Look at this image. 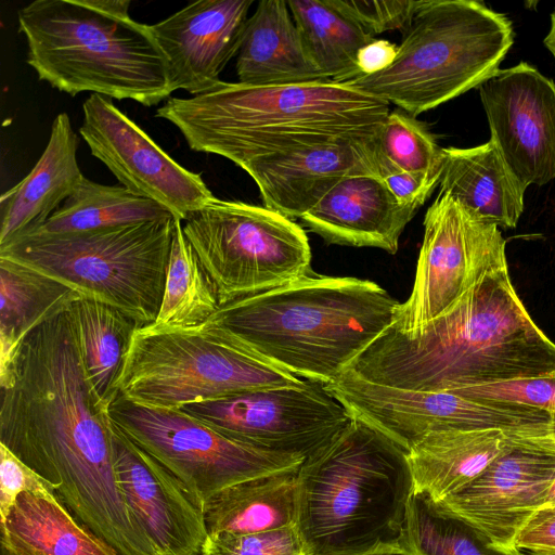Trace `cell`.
<instances>
[{
	"label": "cell",
	"mask_w": 555,
	"mask_h": 555,
	"mask_svg": "<svg viewBox=\"0 0 555 555\" xmlns=\"http://www.w3.org/2000/svg\"><path fill=\"white\" fill-rule=\"evenodd\" d=\"M0 443L118 555H157L120 490L109 404L86 370L69 306L0 364Z\"/></svg>",
	"instance_id": "obj_1"
},
{
	"label": "cell",
	"mask_w": 555,
	"mask_h": 555,
	"mask_svg": "<svg viewBox=\"0 0 555 555\" xmlns=\"http://www.w3.org/2000/svg\"><path fill=\"white\" fill-rule=\"evenodd\" d=\"M346 372L400 389L470 388L555 373V344L532 321L505 267L416 336L390 325Z\"/></svg>",
	"instance_id": "obj_2"
},
{
	"label": "cell",
	"mask_w": 555,
	"mask_h": 555,
	"mask_svg": "<svg viewBox=\"0 0 555 555\" xmlns=\"http://www.w3.org/2000/svg\"><path fill=\"white\" fill-rule=\"evenodd\" d=\"M389 103L332 80L249 86L220 81L191 98H169L156 117L173 124L195 152L244 169L259 158L298 149L375 137Z\"/></svg>",
	"instance_id": "obj_3"
},
{
	"label": "cell",
	"mask_w": 555,
	"mask_h": 555,
	"mask_svg": "<svg viewBox=\"0 0 555 555\" xmlns=\"http://www.w3.org/2000/svg\"><path fill=\"white\" fill-rule=\"evenodd\" d=\"M399 305L372 281L312 272L221 305L207 322L286 372L326 386L392 324Z\"/></svg>",
	"instance_id": "obj_4"
},
{
	"label": "cell",
	"mask_w": 555,
	"mask_h": 555,
	"mask_svg": "<svg viewBox=\"0 0 555 555\" xmlns=\"http://www.w3.org/2000/svg\"><path fill=\"white\" fill-rule=\"evenodd\" d=\"M297 527L310 555H409L408 451L352 417L297 474Z\"/></svg>",
	"instance_id": "obj_5"
},
{
	"label": "cell",
	"mask_w": 555,
	"mask_h": 555,
	"mask_svg": "<svg viewBox=\"0 0 555 555\" xmlns=\"http://www.w3.org/2000/svg\"><path fill=\"white\" fill-rule=\"evenodd\" d=\"M129 0H36L18 13L27 64L40 80L76 95L153 106L172 93L166 60Z\"/></svg>",
	"instance_id": "obj_6"
},
{
	"label": "cell",
	"mask_w": 555,
	"mask_h": 555,
	"mask_svg": "<svg viewBox=\"0 0 555 555\" xmlns=\"http://www.w3.org/2000/svg\"><path fill=\"white\" fill-rule=\"evenodd\" d=\"M514 42L511 21L475 0H423L393 62L346 81L409 115L435 108L494 75Z\"/></svg>",
	"instance_id": "obj_7"
},
{
	"label": "cell",
	"mask_w": 555,
	"mask_h": 555,
	"mask_svg": "<svg viewBox=\"0 0 555 555\" xmlns=\"http://www.w3.org/2000/svg\"><path fill=\"white\" fill-rule=\"evenodd\" d=\"M176 220L26 234L0 246V256L120 310L142 327L156 320L160 308Z\"/></svg>",
	"instance_id": "obj_8"
},
{
	"label": "cell",
	"mask_w": 555,
	"mask_h": 555,
	"mask_svg": "<svg viewBox=\"0 0 555 555\" xmlns=\"http://www.w3.org/2000/svg\"><path fill=\"white\" fill-rule=\"evenodd\" d=\"M305 379L272 364L223 328L139 327L125 362L119 392L131 401L181 409L195 402Z\"/></svg>",
	"instance_id": "obj_9"
},
{
	"label": "cell",
	"mask_w": 555,
	"mask_h": 555,
	"mask_svg": "<svg viewBox=\"0 0 555 555\" xmlns=\"http://www.w3.org/2000/svg\"><path fill=\"white\" fill-rule=\"evenodd\" d=\"M182 230L220 306L312 273L304 228L266 206L214 197Z\"/></svg>",
	"instance_id": "obj_10"
},
{
	"label": "cell",
	"mask_w": 555,
	"mask_h": 555,
	"mask_svg": "<svg viewBox=\"0 0 555 555\" xmlns=\"http://www.w3.org/2000/svg\"><path fill=\"white\" fill-rule=\"evenodd\" d=\"M108 412L112 422L178 477L203 506L233 485L297 473L305 460L242 443L181 409L141 404L120 392L109 403Z\"/></svg>",
	"instance_id": "obj_11"
},
{
	"label": "cell",
	"mask_w": 555,
	"mask_h": 555,
	"mask_svg": "<svg viewBox=\"0 0 555 555\" xmlns=\"http://www.w3.org/2000/svg\"><path fill=\"white\" fill-rule=\"evenodd\" d=\"M326 389L352 417L379 429L404 450L431 431L496 429L516 440H555L552 416L518 402L455 390L417 391L366 382L349 372Z\"/></svg>",
	"instance_id": "obj_12"
},
{
	"label": "cell",
	"mask_w": 555,
	"mask_h": 555,
	"mask_svg": "<svg viewBox=\"0 0 555 555\" xmlns=\"http://www.w3.org/2000/svg\"><path fill=\"white\" fill-rule=\"evenodd\" d=\"M505 245L498 225L439 192L425 214L412 292L391 326L405 336L420 334L485 275L507 267Z\"/></svg>",
	"instance_id": "obj_13"
},
{
	"label": "cell",
	"mask_w": 555,
	"mask_h": 555,
	"mask_svg": "<svg viewBox=\"0 0 555 555\" xmlns=\"http://www.w3.org/2000/svg\"><path fill=\"white\" fill-rule=\"evenodd\" d=\"M181 410L242 443L305 459L352 418L325 385L310 379L195 402Z\"/></svg>",
	"instance_id": "obj_14"
},
{
	"label": "cell",
	"mask_w": 555,
	"mask_h": 555,
	"mask_svg": "<svg viewBox=\"0 0 555 555\" xmlns=\"http://www.w3.org/2000/svg\"><path fill=\"white\" fill-rule=\"evenodd\" d=\"M82 111L80 135L130 192L181 221L215 197L199 173L178 164L108 98L92 93Z\"/></svg>",
	"instance_id": "obj_15"
},
{
	"label": "cell",
	"mask_w": 555,
	"mask_h": 555,
	"mask_svg": "<svg viewBox=\"0 0 555 555\" xmlns=\"http://www.w3.org/2000/svg\"><path fill=\"white\" fill-rule=\"evenodd\" d=\"M554 478L555 443L515 441L462 490L438 503L426 501L435 512L511 548L518 529L544 506Z\"/></svg>",
	"instance_id": "obj_16"
},
{
	"label": "cell",
	"mask_w": 555,
	"mask_h": 555,
	"mask_svg": "<svg viewBox=\"0 0 555 555\" xmlns=\"http://www.w3.org/2000/svg\"><path fill=\"white\" fill-rule=\"evenodd\" d=\"M491 138L527 188L555 179V83L520 62L479 87Z\"/></svg>",
	"instance_id": "obj_17"
},
{
	"label": "cell",
	"mask_w": 555,
	"mask_h": 555,
	"mask_svg": "<svg viewBox=\"0 0 555 555\" xmlns=\"http://www.w3.org/2000/svg\"><path fill=\"white\" fill-rule=\"evenodd\" d=\"M113 449L126 503L158 555H201L209 535L197 496L114 423Z\"/></svg>",
	"instance_id": "obj_18"
},
{
	"label": "cell",
	"mask_w": 555,
	"mask_h": 555,
	"mask_svg": "<svg viewBox=\"0 0 555 555\" xmlns=\"http://www.w3.org/2000/svg\"><path fill=\"white\" fill-rule=\"evenodd\" d=\"M251 0H201L149 25L168 69L172 92L202 94L238 53Z\"/></svg>",
	"instance_id": "obj_19"
},
{
	"label": "cell",
	"mask_w": 555,
	"mask_h": 555,
	"mask_svg": "<svg viewBox=\"0 0 555 555\" xmlns=\"http://www.w3.org/2000/svg\"><path fill=\"white\" fill-rule=\"evenodd\" d=\"M374 138L280 153L254 160L244 170L257 184L263 206L300 219L344 178L378 177Z\"/></svg>",
	"instance_id": "obj_20"
},
{
	"label": "cell",
	"mask_w": 555,
	"mask_h": 555,
	"mask_svg": "<svg viewBox=\"0 0 555 555\" xmlns=\"http://www.w3.org/2000/svg\"><path fill=\"white\" fill-rule=\"evenodd\" d=\"M417 210L400 203L379 177L359 173L344 178L300 220L327 244L375 247L395 255Z\"/></svg>",
	"instance_id": "obj_21"
},
{
	"label": "cell",
	"mask_w": 555,
	"mask_h": 555,
	"mask_svg": "<svg viewBox=\"0 0 555 555\" xmlns=\"http://www.w3.org/2000/svg\"><path fill=\"white\" fill-rule=\"evenodd\" d=\"M77 149L70 119L60 113L31 171L1 196L0 246L40 227L77 189L85 178Z\"/></svg>",
	"instance_id": "obj_22"
},
{
	"label": "cell",
	"mask_w": 555,
	"mask_h": 555,
	"mask_svg": "<svg viewBox=\"0 0 555 555\" xmlns=\"http://www.w3.org/2000/svg\"><path fill=\"white\" fill-rule=\"evenodd\" d=\"M238 82L285 86L327 81L300 39L287 1L262 0L248 17L236 60Z\"/></svg>",
	"instance_id": "obj_23"
},
{
	"label": "cell",
	"mask_w": 555,
	"mask_h": 555,
	"mask_svg": "<svg viewBox=\"0 0 555 555\" xmlns=\"http://www.w3.org/2000/svg\"><path fill=\"white\" fill-rule=\"evenodd\" d=\"M515 441L521 440L496 429L426 434L408 450L412 494L430 503L442 501L472 482Z\"/></svg>",
	"instance_id": "obj_24"
},
{
	"label": "cell",
	"mask_w": 555,
	"mask_h": 555,
	"mask_svg": "<svg viewBox=\"0 0 555 555\" xmlns=\"http://www.w3.org/2000/svg\"><path fill=\"white\" fill-rule=\"evenodd\" d=\"M439 192H448L498 228L513 229L524 211L526 186L492 140L474 147H447Z\"/></svg>",
	"instance_id": "obj_25"
},
{
	"label": "cell",
	"mask_w": 555,
	"mask_h": 555,
	"mask_svg": "<svg viewBox=\"0 0 555 555\" xmlns=\"http://www.w3.org/2000/svg\"><path fill=\"white\" fill-rule=\"evenodd\" d=\"M0 555H118L52 492H21L0 519Z\"/></svg>",
	"instance_id": "obj_26"
},
{
	"label": "cell",
	"mask_w": 555,
	"mask_h": 555,
	"mask_svg": "<svg viewBox=\"0 0 555 555\" xmlns=\"http://www.w3.org/2000/svg\"><path fill=\"white\" fill-rule=\"evenodd\" d=\"M297 473L249 479L228 487L204 504L209 538L249 534L296 526Z\"/></svg>",
	"instance_id": "obj_27"
},
{
	"label": "cell",
	"mask_w": 555,
	"mask_h": 555,
	"mask_svg": "<svg viewBox=\"0 0 555 555\" xmlns=\"http://www.w3.org/2000/svg\"><path fill=\"white\" fill-rule=\"evenodd\" d=\"M77 297L59 280L0 256V364L11 359L33 330Z\"/></svg>",
	"instance_id": "obj_28"
},
{
	"label": "cell",
	"mask_w": 555,
	"mask_h": 555,
	"mask_svg": "<svg viewBox=\"0 0 555 555\" xmlns=\"http://www.w3.org/2000/svg\"><path fill=\"white\" fill-rule=\"evenodd\" d=\"M86 370L99 396L108 404L119 382L135 331L141 327L120 310L77 297L69 305Z\"/></svg>",
	"instance_id": "obj_29"
},
{
	"label": "cell",
	"mask_w": 555,
	"mask_h": 555,
	"mask_svg": "<svg viewBox=\"0 0 555 555\" xmlns=\"http://www.w3.org/2000/svg\"><path fill=\"white\" fill-rule=\"evenodd\" d=\"M169 217L173 216L162 205L120 184L105 185L85 177L44 223L26 234L83 232Z\"/></svg>",
	"instance_id": "obj_30"
},
{
	"label": "cell",
	"mask_w": 555,
	"mask_h": 555,
	"mask_svg": "<svg viewBox=\"0 0 555 555\" xmlns=\"http://www.w3.org/2000/svg\"><path fill=\"white\" fill-rule=\"evenodd\" d=\"M289 11L312 63L335 82L360 76L359 51L374 37L324 0H288Z\"/></svg>",
	"instance_id": "obj_31"
},
{
	"label": "cell",
	"mask_w": 555,
	"mask_h": 555,
	"mask_svg": "<svg viewBox=\"0 0 555 555\" xmlns=\"http://www.w3.org/2000/svg\"><path fill=\"white\" fill-rule=\"evenodd\" d=\"M220 304L215 287L186 241L182 221L177 219L170 248L163 300L153 330L202 325Z\"/></svg>",
	"instance_id": "obj_32"
},
{
	"label": "cell",
	"mask_w": 555,
	"mask_h": 555,
	"mask_svg": "<svg viewBox=\"0 0 555 555\" xmlns=\"http://www.w3.org/2000/svg\"><path fill=\"white\" fill-rule=\"evenodd\" d=\"M405 542L409 555H527L494 544L467 524L435 512L414 494L406 504Z\"/></svg>",
	"instance_id": "obj_33"
},
{
	"label": "cell",
	"mask_w": 555,
	"mask_h": 555,
	"mask_svg": "<svg viewBox=\"0 0 555 555\" xmlns=\"http://www.w3.org/2000/svg\"><path fill=\"white\" fill-rule=\"evenodd\" d=\"M378 177L409 172L440 180L443 153L433 133L415 117L390 112L374 138Z\"/></svg>",
	"instance_id": "obj_34"
},
{
	"label": "cell",
	"mask_w": 555,
	"mask_h": 555,
	"mask_svg": "<svg viewBox=\"0 0 555 555\" xmlns=\"http://www.w3.org/2000/svg\"><path fill=\"white\" fill-rule=\"evenodd\" d=\"M203 555H310L296 526L249 534L208 538Z\"/></svg>",
	"instance_id": "obj_35"
},
{
	"label": "cell",
	"mask_w": 555,
	"mask_h": 555,
	"mask_svg": "<svg viewBox=\"0 0 555 555\" xmlns=\"http://www.w3.org/2000/svg\"><path fill=\"white\" fill-rule=\"evenodd\" d=\"M375 38L390 30L405 31L423 0H324Z\"/></svg>",
	"instance_id": "obj_36"
},
{
	"label": "cell",
	"mask_w": 555,
	"mask_h": 555,
	"mask_svg": "<svg viewBox=\"0 0 555 555\" xmlns=\"http://www.w3.org/2000/svg\"><path fill=\"white\" fill-rule=\"evenodd\" d=\"M459 393L529 405L548 413L555 424V373L535 378L453 389Z\"/></svg>",
	"instance_id": "obj_37"
},
{
	"label": "cell",
	"mask_w": 555,
	"mask_h": 555,
	"mask_svg": "<svg viewBox=\"0 0 555 555\" xmlns=\"http://www.w3.org/2000/svg\"><path fill=\"white\" fill-rule=\"evenodd\" d=\"M24 491L55 493L44 478L0 443V519L7 516L16 496Z\"/></svg>",
	"instance_id": "obj_38"
},
{
	"label": "cell",
	"mask_w": 555,
	"mask_h": 555,
	"mask_svg": "<svg viewBox=\"0 0 555 555\" xmlns=\"http://www.w3.org/2000/svg\"><path fill=\"white\" fill-rule=\"evenodd\" d=\"M514 547L530 553H555V506L537 509L518 529Z\"/></svg>",
	"instance_id": "obj_39"
},
{
	"label": "cell",
	"mask_w": 555,
	"mask_h": 555,
	"mask_svg": "<svg viewBox=\"0 0 555 555\" xmlns=\"http://www.w3.org/2000/svg\"><path fill=\"white\" fill-rule=\"evenodd\" d=\"M382 180L400 203L418 208L439 184V180L409 172L389 175Z\"/></svg>",
	"instance_id": "obj_40"
},
{
	"label": "cell",
	"mask_w": 555,
	"mask_h": 555,
	"mask_svg": "<svg viewBox=\"0 0 555 555\" xmlns=\"http://www.w3.org/2000/svg\"><path fill=\"white\" fill-rule=\"evenodd\" d=\"M398 44L385 39H374L358 53L357 66L360 76L373 75L388 67L395 60Z\"/></svg>",
	"instance_id": "obj_41"
},
{
	"label": "cell",
	"mask_w": 555,
	"mask_h": 555,
	"mask_svg": "<svg viewBox=\"0 0 555 555\" xmlns=\"http://www.w3.org/2000/svg\"><path fill=\"white\" fill-rule=\"evenodd\" d=\"M544 46L547 48V50L552 53V55L555 59V10L551 14V25L548 33L546 34L544 38Z\"/></svg>",
	"instance_id": "obj_42"
},
{
	"label": "cell",
	"mask_w": 555,
	"mask_h": 555,
	"mask_svg": "<svg viewBox=\"0 0 555 555\" xmlns=\"http://www.w3.org/2000/svg\"><path fill=\"white\" fill-rule=\"evenodd\" d=\"M544 506H555V478L547 491Z\"/></svg>",
	"instance_id": "obj_43"
},
{
	"label": "cell",
	"mask_w": 555,
	"mask_h": 555,
	"mask_svg": "<svg viewBox=\"0 0 555 555\" xmlns=\"http://www.w3.org/2000/svg\"><path fill=\"white\" fill-rule=\"evenodd\" d=\"M527 555H555V553H547V552H532Z\"/></svg>",
	"instance_id": "obj_44"
},
{
	"label": "cell",
	"mask_w": 555,
	"mask_h": 555,
	"mask_svg": "<svg viewBox=\"0 0 555 555\" xmlns=\"http://www.w3.org/2000/svg\"><path fill=\"white\" fill-rule=\"evenodd\" d=\"M373 555H403V554H395V553H383V554H373Z\"/></svg>",
	"instance_id": "obj_45"
},
{
	"label": "cell",
	"mask_w": 555,
	"mask_h": 555,
	"mask_svg": "<svg viewBox=\"0 0 555 555\" xmlns=\"http://www.w3.org/2000/svg\"><path fill=\"white\" fill-rule=\"evenodd\" d=\"M412 555H417V554H412Z\"/></svg>",
	"instance_id": "obj_46"
},
{
	"label": "cell",
	"mask_w": 555,
	"mask_h": 555,
	"mask_svg": "<svg viewBox=\"0 0 555 555\" xmlns=\"http://www.w3.org/2000/svg\"><path fill=\"white\" fill-rule=\"evenodd\" d=\"M201 555H203V554H201Z\"/></svg>",
	"instance_id": "obj_47"
}]
</instances>
